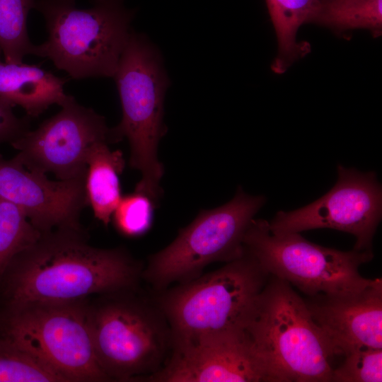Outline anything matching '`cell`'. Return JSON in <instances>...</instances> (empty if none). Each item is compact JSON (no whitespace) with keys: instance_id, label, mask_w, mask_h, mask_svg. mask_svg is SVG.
Returning <instances> with one entry per match:
<instances>
[{"instance_id":"19","label":"cell","mask_w":382,"mask_h":382,"mask_svg":"<svg viewBox=\"0 0 382 382\" xmlns=\"http://www.w3.org/2000/svg\"><path fill=\"white\" fill-rule=\"evenodd\" d=\"M36 0H0V50L4 62L21 64L25 55H36L29 39L27 20Z\"/></svg>"},{"instance_id":"2","label":"cell","mask_w":382,"mask_h":382,"mask_svg":"<svg viewBox=\"0 0 382 382\" xmlns=\"http://www.w3.org/2000/svg\"><path fill=\"white\" fill-rule=\"evenodd\" d=\"M244 330L270 382L332 381L334 350L306 301L286 281L270 275Z\"/></svg>"},{"instance_id":"20","label":"cell","mask_w":382,"mask_h":382,"mask_svg":"<svg viewBox=\"0 0 382 382\" xmlns=\"http://www.w3.org/2000/svg\"><path fill=\"white\" fill-rule=\"evenodd\" d=\"M41 234L22 209L0 199V279L11 260Z\"/></svg>"},{"instance_id":"25","label":"cell","mask_w":382,"mask_h":382,"mask_svg":"<svg viewBox=\"0 0 382 382\" xmlns=\"http://www.w3.org/2000/svg\"><path fill=\"white\" fill-rule=\"evenodd\" d=\"M321 1H328V0H321Z\"/></svg>"},{"instance_id":"15","label":"cell","mask_w":382,"mask_h":382,"mask_svg":"<svg viewBox=\"0 0 382 382\" xmlns=\"http://www.w3.org/2000/svg\"><path fill=\"white\" fill-rule=\"evenodd\" d=\"M0 97L22 107L30 117H38L50 105H60L67 95V79L34 64H10L1 60Z\"/></svg>"},{"instance_id":"5","label":"cell","mask_w":382,"mask_h":382,"mask_svg":"<svg viewBox=\"0 0 382 382\" xmlns=\"http://www.w3.org/2000/svg\"><path fill=\"white\" fill-rule=\"evenodd\" d=\"M105 294L88 305L97 361L110 381L145 379L161 368L171 330L162 311L127 295Z\"/></svg>"},{"instance_id":"8","label":"cell","mask_w":382,"mask_h":382,"mask_svg":"<svg viewBox=\"0 0 382 382\" xmlns=\"http://www.w3.org/2000/svg\"><path fill=\"white\" fill-rule=\"evenodd\" d=\"M243 246L269 275L310 297L354 292L371 280L363 277L359 269L373 259L372 250L342 251L310 242L300 233H274L265 219H252Z\"/></svg>"},{"instance_id":"21","label":"cell","mask_w":382,"mask_h":382,"mask_svg":"<svg viewBox=\"0 0 382 382\" xmlns=\"http://www.w3.org/2000/svg\"><path fill=\"white\" fill-rule=\"evenodd\" d=\"M57 373L0 335V382H64Z\"/></svg>"},{"instance_id":"16","label":"cell","mask_w":382,"mask_h":382,"mask_svg":"<svg viewBox=\"0 0 382 382\" xmlns=\"http://www.w3.org/2000/svg\"><path fill=\"white\" fill-rule=\"evenodd\" d=\"M108 144L99 142L91 149L85 178L87 203L106 226L122 198L119 175L125 165L122 153L111 151Z\"/></svg>"},{"instance_id":"9","label":"cell","mask_w":382,"mask_h":382,"mask_svg":"<svg viewBox=\"0 0 382 382\" xmlns=\"http://www.w3.org/2000/svg\"><path fill=\"white\" fill-rule=\"evenodd\" d=\"M265 202V196L248 195L239 186L231 200L201 211L171 243L153 255L141 272L143 277L161 289L173 282L184 283L199 277L212 262L241 257L245 233Z\"/></svg>"},{"instance_id":"24","label":"cell","mask_w":382,"mask_h":382,"mask_svg":"<svg viewBox=\"0 0 382 382\" xmlns=\"http://www.w3.org/2000/svg\"><path fill=\"white\" fill-rule=\"evenodd\" d=\"M13 105L0 97V144L12 143L29 130V119L15 115Z\"/></svg>"},{"instance_id":"22","label":"cell","mask_w":382,"mask_h":382,"mask_svg":"<svg viewBox=\"0 0 382 382\" xmlns=\"http://www.w3.org/2000/svg\"><path fill=\"white\" fill-rule=\"evenodd\" d=\"M332 381L381 382L382 348L364 347L347 354L344 362L334 368Z\"/></svg>"},{"instance_id":"12","label":"cell","mask_w":382,"mask_h":382,"mask_svg":"<svg viewBox=\"0 0 382 382\" xmlns=\"http://www.w3.org/2000/svg\"><path fill=\"white\" fill-rule=\"evenodd\" d=\"M168 361L145 378L163 382H270L244 329L172 338Z\"/></svg>"},{"instance_id":"17","label":"cell","mask_w":382,"mask_h":382,"mask_svg":"<svg viewBox=\"0 0 382 382\" xmlns=\"http://www.w3.org/2000/svg\"><path fill=\"white\" fill-rule=\"evenodd\" d=\"M277 40V54L271 69L283 74L297 59L311 50L306 42H299L296 34L306 23H313L321 0H265Z\"/></svg>"},{"instance_id":"13","label":"cell","mask_w":382,"mask_h":382,"mask_svg":"<svg viewBox=\"0 0 382 382\" xmlns=\"http://www.w3.org/2000/svg\"><path fill=\"white\" fill-rule=\"evenodd\" d=\"M0 199L22 209L41 233L81 228L79 216L88 204L85 178L50 180L16 157L6 160L1 156Z\"/></svg>"},{"instance_id":"23","label":"cell","mask_w":382,"mask_h":382,"mask_svg":"<svg viewBox=\"0 0 382 382\" xmlns=\"http://www.w3.org/2000/svg\"><path fill=\"white\" fill-rule=\"evenodd\" d=\"M154 204L150 197L137 192L122 197L112 214L116 227L129 236L144 233L151 224Z\"/></svg>"},{"instance_id":"6","label":"cell","mask_w":382,"mask_h":382,"mask_svg":"<svg viewBox=\"0 0 382 382\" xmlns=\"http://www.w3.org/2000/svg\"><path fill=\"white\" fill-rule=\"evenodd\" d=\"M269 277L245 250L222 267L168 291L158 302L172 338L244 329Z\"/></svg>"},{"instance_id":"18","label":"cell","mask_w":382,"mask_h":382,"mask_svg":"<svg viewBox=\"0 0 382 382\" xmlns=\"http://www.w3.org/2000/svg\"><path fill=\"white\" fill-rule=\"evenodd\" d=\"M313 23L339 33L366 29L378 37L382 32V0L321 1Z\"/></svg>"},{"instance_id":"7","label":"cell","mask_w":382,"mask_h":382,"mask_svg":"<svg viewBox=\"0 0 382 382\" xmlns=\"http://www.w3.org/2000/svg\"><path fill=\"white\" fill-rule=\"evenodd\" d=\"M86 299L4 308L0 335L60 375L65 382L110 381L94 351Z\"/></svg>"},{"instance_id":"4","label":"cell","mask_w":382,"mask_h":382,"mask_svg":"<svg viewBox=\"0 0 382 382\" xmlns=\"http://www.w3.org/2000/svg\"><path fill=\"white\" fill-rule=\"evenodd\" d=\"M79 8L76 0H36L44 17L45 42L36 56L46 57L74 79L113 77L127 45L135 11L125 0H91Z\"/></svg>"},{"instance_id":"11","label":"cell","mask_w":382,"mask_h":382,"mask_svg":"<svg viewBox=\"0 0 382 382\" xmlns=\"http://www.w3.org/2000/svg\"><path fill=\"white\" fill-rule=\"evenodd\" d=\"M56 115L11 143L27 168L58 180L85 178L87 160L98 143H112L105 117L67 95Z\"/></svg>"},{"instance_id":"14","label":"cell","mask_w":382,"mask_h":382,"mask_svg":"<svg viewBox=\"0 0 382 382\" xmlns=\"http://www.w3.org/2000/svg\"><path fill=\"white\" fill-rule=\"evenodd\" d=\"M305 301L336 356L364 347L382 348L381 279L354 292L318 294Z\"/></svg>"},{"instance_id":"3","label":"cell","mask_w":382,"mask_h":382,"mask_svg":"<svg viewBox=\"0 0 382 382\" xmlns=\"http://www.w3.org/2000/svg\"><path fill=\"white\" fill-rule=\"evenodd\" d=\"M113 78L122 116L120 122L110 129L111 141L127 139L129 164L141 174L135 192L156 203L163 174L157 150L166 132L163 100L169 85L161 56L145 36L132 31Z\"/></svg>"},{"instance_id":"10","label":"cell","mask_w":382,"mask_h":382,"mask_svg":"<svg viewBox=\"0 0 382 382\" xmlns=\"http://www.w3.org/2000/svg\"><path fill=\"white\" fill-rule=\"evenodd\" d=\"M337 180L326 194L301 208L279 211L268 221L277 233L332 228L352 234L353 249L372 250L382 216V187L374 171L360 172L338 165Z\"/></svg>"},{"instance_id":"1","label":"cell","mask_w":382,"mask_h":382,"mask_svg":"<svg viewBox=\"0 0 382 382\" xmlns=\"http://www.w3.org/2000/svg\"><path fill=\"white\" fill-rule=\"evenodd\" d=\"M139 265L122 248L90 245L81 228L42 233L3 274L4 308L35 303H64L134 288Z\"/></svg>"}]
</instances>
